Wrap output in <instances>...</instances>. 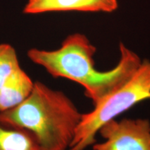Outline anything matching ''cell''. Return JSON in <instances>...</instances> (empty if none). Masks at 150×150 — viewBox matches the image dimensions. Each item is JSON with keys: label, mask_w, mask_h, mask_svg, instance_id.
<instances>
[{"label": "cell", "mask_w": 150, "mask_h": 150, "mask_svg": "<svg viewBox=\"0 0 150 150\" xmlns=\"http://www.w3.org/2000/svg\"><path fill=\"white\" fill-rule=\"evenodd\" d=\"M120 59L108 71H99L95 65L97 49L82 33L68 35L55 50L32 48L28 58L54 78H65L80 84L84 94L95 105L126 81L139 67L142 60L123 43L120 45Z\"/></svg>", "instance_id": "1"}, {"label": "cell", "mask_w": 150, "mask_h": 150, "mask_svg": "<svg viewBox=\"0 0 150 150\" xmlns=\"http://www.w3.org/2000/svg\"><path fill=\"white\" fill-rule=\"evenodd\" d=\"M20 66L13 47L7 43L0 44V90L8 76Z\"/></svg>", "instance_id": "8"}, {"label": "cell", "mask_w": 150, "mask_h": 150, "mask_svg": "<svg viewBox=\"0 0 150 150\" xmlns=\"http://www.w3.org/2000/svg\"><path fill=\"white\" fill-rule=\"evenodd\" d=\"M81 116L65 93L36 81L23 102L0 112V123L29 131L40 150H68Z\"/></svg>", "instance_id": "2"}, {"label": "cell", "mask_w": 150, "mask_h": 150, "mask_svg": "<svg viewBox=\"0 0 150 150\" xmlns=\"http://www.w3.org/2000/svg\"><path fill=\"white\" fill-rule=\"evenodd\" d=\"M117 7V0H28L23 13L27 15L65 11L112 13Z\"/></svg>", "instance_id": "5"}, {"label": "cell", "mask_w": 150, "mask_h": 150, "mask_svg": "<svg viewBox=\"0 0 150 150\" xmlns=\"http://www.w3.org/2000/svg\"><path fill=\"white\" fill-rule=\"evenodd\" d=\"M98 133L104 141L93 144V150H150L148 119H113L103 125Z\"/></svg>", "instance_id": "4"}, {"label": "cell", "mask_w": 150, "mask_h": 150, "mask_svg": "<svg viewBox=\"0 0 150 150\" xmlns=\"http://www.w3.org/2000/svg\"><path fill=\"white\" fill-rule=\"evenodd\" d=\"M150 99V60L142 61L126 81L82 114L68 150H84L95 143L99 129L134 105Z\"/></svg>", "instance_id": "3"}, {"label": "cell", "mask_w": 150, "mask_h": 150, "mask_svg": "<svg viewBox=\"0 0 150 150\" xmlns=\"http://www.w3.org/2000/svg\"><path fill=\"white\" fill-rule=\"evenodd\" d=\"M0 150H40V148L29 131L0 123Z\"/></svg>", "instance_id": "7"}, {"label": "cell", "mask_w": 150, "mask_h": 150, "mask_svg": "<svg viewBox=\"0 0 150 150\" xmlns=\"http://www.w3.org/2000/svg\"><path fill=\"white\" fill-rule=\"evenodd\" d=\"M34 82L27 73L18 67L12 72L0 90V112L20 105L29 97Z\"/></svg>", "instance_id": "6"}]
</instances>
